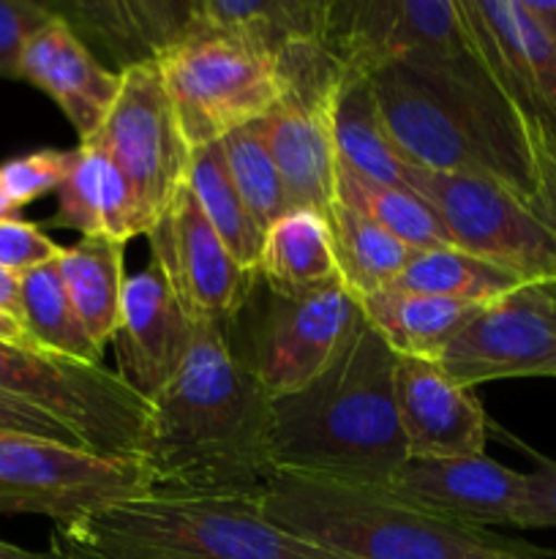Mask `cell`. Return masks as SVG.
<instances>
[{
  "instance_id": "1",
  "label": "cell",
  "mask_w": 556,
  "mask_h": 559,
  "mask_svg": "<svg viewBox=\"0 0 556 559\" xmlns=\"http://www.w3.org/2000/svg\"><path fill=\"white\" fill-rule=\"evenodd\" d=\"M368 80L387 134L412 167L496 180L556 229V140L507 96L474 49L390 63Z\"/></svg>"
},
{
  "instance_id": "2",
  "label": "cell",
  "mask_w": 556,
  "mask_h": 559,
  "mask_svg": "<svg viewBox=\"0 0 556 559\" xmlns=\"http://www.w3.org/2000/svg\"><path fill=\"white\" fill-rule=\"evenodd\" d=\"M273 399L229 347L227 331L194 328L178 374L150 402L140 464L147 495H265Z\"/></svg>"
},
{
  "instance_id": "3",
  "label": "cell",
  "mask_w": 556,
  "mask_h": 559,
  "mask_svg": "<svg viewBox=\"0 0 556 559\" xmlns=\"http://www.w3.org/2000/svg\"><path fill=\"white\" fill-rule=\"evenodd\" d=\"M396 353L360 322L341 358L303 391L273 399V475L387 486L409 459L392 393Z\"/></svg>"
},
{
  "instance_id": "4",
  "label": "cell",
  "mask_w": 556,
  "mask_h": 559,
  "mask_svg": "<svg viewBox=\"0 0 556 559\" xmlns=\"http://www.w3.org/2000/svg\"><path fill=\"white\" fill-rule=\"evenodd\" d=\"M262 511L294 538L347 559H554L494 530L423 511L387 486L273 475Z\"/></svg>"
},
{
  "instance_id": "5",
  "label": "cell",
  "mask_w": 556,
  "mask_h": 559,
  "mask_svg": "<svg viewBox=\"0 0 556 559\" xmlns=\"http://www.w3.org/2000/svg\"><path fill=\"white\" fill-rule=\"evenodd\" d=\"M76 559H347L273 524L262 497L140 495L55 527Z\"/></svg>"
},
{
  "instance_id": "6",
  "label": "cell",
  "mask_w": 556,
  "mask_h": 559,
  "mask_svg": "<svg viewBox=\"0 0 556 559\" xmlns=\"http://www.w3.org/2000/svg\"><path fill=\"white\" fill-rule=\"evenodd\" d=\"M156 66L194 151L259 123L292 87L283 58L213 33H185L158 55Z\"/></svg>"
},
{
  "instance_id": "7",
  "label": "cell",
  "mask_w": 556,
  "mask_h": 559,
  "mask_svg": "<svg viewBox=\"0 0 556 559\" xmlns=\"http://www.w3.org/2000/svg\"><path fill=\"white\" fill-rule=\"evenodd\" d=\"M0 388L58 418L87 451L140 462L150 402L118 371L0 342Z\"/></svg>"
},
{
  "instance_id": "8",
  "label": "cell",
  "mask_w": 556,
  "mask_h": 559,
  "mask_svg": "<svg viewBox=\"0 0 556 559\" xmlns=\"http://www.w3.org/2000/svg\"><path fill=\"white\" fill-rule=\"evenodd\" d=\"M147 495L134 459L101 456L69 442L0 431V513H36L71 527L118 502Z\"/></svg>"
},
{
  "instance_id": "9",
  "label": "cell",
  "mask_w": 556,
  "mask_h": 559,
  "mask_svg": "<svg viewBox=\"0 0 556 559\" xmlns=\"http://www.w3.org/2000/svg\"><path fill=\"white\" fill-rule=\"evenodd\" d=\"M90 140L101 145L131 186L142 235H147L189 186L194 158V147L180 129L156 60L131 66L120 74L118 98Z\"/></svg>"
},
{
  "instance_id": "10",
  "label": "cell",
  "mask_w": 556,
  "mask_h": 559,
  "mask_svg": "<svg viewBox=\"0 0 556 559\" xmlns=\"http://www.w3.org/2000/svg\"><path fill=\"white\" fill-rule=\"evenodd\" d=\"M409 189L434 207L456 249L507 267L527 282L556 278V229L507 186L478 175L412 167Z\"/></svg>"
},
{
  "instance_id": "11",
  "label": "cell",
  "mask_w": 556,
  "mask_h": 559,
  "mask_svg": "<svg viewBox=\"0 0 556 559\" xmlns=\"http://www.w3.org/2000/svg\"><path fill=\"white\" fill-rule=\"evenodd\" d=\"M461 0H333L327 52L341 71L371 76L403 60L472 52Z\"/></svg>"
},
{
  "instance_id": "12",
  "label": "cell",
  "mask_w": 556,
  "mask_h": 559,
  "mask_svg": "<svg viewBox=\"0 0 556 559\" xmlns=\"http://www.w3.org/2000/svg\"><path fill=\"white\" fill-rule=\"evenodd\" d=\"M439 364L474 391L496 380H556V278H537L480 306Z\"/></svg>"
},
{
  "instance_id": "13",
  "label": "cell",
  "mask_w": 556,
  "mask_h": 559,
  "mask_svg": "<svg viewBox=\"0 0 556 559\" xmlns=\"http://www.w3.org/2000/svg\"><path fill=\"white\" fill-rule=\"evenodd\" d=\"M147 243L150 262L161 271L194 328L227 331L259 282L256 273L243 271L234 262L216 229L202 216L189 186L153 224Z\"/></svg>"
},
{
  "instance_id": "14",
  "label": "cell",
  "mask_w": 556,
  "mask_h": 559,
  "mask_svg": "<svg viewBox=\"0 0 556 559\" xmlns=\"http://www.w3.org/2000/svg\"><path fill=\"white\" fill-rule=\"evenodd\" d=\"M360 322V300L343 282L300 300L276 298L256 331L251 371L270 399L303 391L341 358Z\"/></svg>"
},
{
  "instance_id": "15",
  "label": "cell",
  "mask_w": 556,
  "mask_h": 559,
  "mask_svg": "<svg viewBox=\"0 0 556 559\" xmlns=\"http://www.w3.org/2000/svg\"><path fill=\"white\" fill-rule=\"evenodd\" d=\"M338 63L319 60L292 80L287 98L256 123L289 205L330 216L338 202V156L333 136V102H336Z\"/></svg>"
},
{
  "instance_id": "16",
  "label": "cell",
  "mask_w": 556,
  "mask_h": 559,
  "mask_svg": "<svg viewBox=\"0 0 556 559\" xmlns=\"http://www.w3.org/2000/svg\"><path fill=\"white\" fill-rule=\"evenodd\" d=\"M474 52L507 96L556 140V49L521 0H461Z\"/></svg>"
},
{
  "instance_id": "17",
  "label": "cell",
  "mask_w": 556,
  "mask_h": 559,
  "mask_svg": "<svg viewBox=\"0 0 556 559\" xmlns=\"http://www.w3.org/2000/svg\"><path fill=\"white\" fill-rule=\"evenodd\" d=\"M396 413L409 459H463L485 453L488 418L469 388L439 360L396 355Z\"/></svg>"
},
{
  "instance_id": "18",
  "label": "cell",
  "mask_w": 556,
  "mask_h": 559,
  "mask_svg": "<svg viewBox=\"0 0 556 559\" xmlns=\"http://www.w3.org/2000/svg\"><path fill=\"white\" fill-rule=\"evenodd\" d=\"M194 342V325L156 265L125 276L114 333L118 377L153 402L172 382Z\"/></svg>"
},
{
  "instance_id": "19",
  "label": "cell",
  "mask_w": 556,
  "mask_h": 559,
  "mask_svg": "<svg viewBox=\"0 0 556 559\" xmlns=\"http://www.w3.org/2000/svg\"><path fill=\"white\" fill-rule=\"evenodd\" d=\"M387 489L442 519L491 530L512 527L527 491V473L485 453L463 459H407Z\"/></svg>"
},
{
  "instance_id": "20",
  "label": "cell",
  "mask_w": 556,
  "mask_h": 559,
  "mask_svg": "<svg viewBox=\"0 0 556 559\" xmlns=\"http://www.w3.org/2000/svg\"><path fill=\"white\" fill-rule=\"evenodd\" d=\"M16 80L47 93L80 142L98 134L120 93V74L104 66L58 14L27 41Z\"/></svg>"
},
{
  "instance_id": "21",
  "label": "cell",
  "mask_w": 556,
  "mask_h": 559,
  "mask_svg": "<svg viewBox=\"0 0 556 559\" xmlns=\"http://www.w3.org/2000/svg\"><path fill=\"white\" fill-rule=\"evenodd\" d=\"M80 41L114 66L118 74L153 63L189 31L185 0H104V3H49Z\"/></svg>"
},
{
  "instance_id": "22",
  "label": "cell",
  "mask_w": 556,
  "mask_h": 559,
  "mask_svg": "<svg viewBox=\"0 0 556 559\" xmlns=\"http://www.w3.org/2000/svg\"><path fill=\"white\" fill-rule=\"evenodd\" d=\"M333 0H196L189 3V31L243 38L283 63L327 49Z\"/></svg>"
},
{
  "instance_id": "23",
  "label": "cell",
  "mask_w": 556,
  "mask_h": 559,
  "mask_svg": "<svg viewBox=\"0 0 556 559\" xmlns=\"http://www.w3.org/2000/svg\"><path fill=\"white\" fill-rule=\"evenodd\" d=\"M256 278L270 287L276 298L300 300L322 289L341 284V265L336 238L327 216L292 207L265 229Z\"/></svg>"
},
{
  "instance_id": "24",
  "label": "cell",
  "mask_w": 556,
  "mask_h": 559,
  "mask_svg": "<svg viewBox=\"0 0 556 559\" xmlns=\"http://www.w3.org/2000/svg\"><path fill=\"white\" fill-rule=\"evenodd\" d=\"M333 136L338 169L382 186H409L412 164L401 156L382 120L374 87L365 74L341 71L333 102Z\"/></svg>"
},
{
  "instance_id": "25",
  "label": "cell",
  "mask_w": 556,
  "mask_h": 559,
  "mask_svg": "<svg viewBox=\"0 0 556 559\" xmlns=\"http://www.w3.org/2000/svg\"><path fill=\"white\" fill-rule=\"evenodd\" d=\"M360 309H363V320L385 338V344L396 355L439 360L447 344L463 331L480 306L382 287L363 295Z\"/></svg>"
},
{
  "instance_id": "26",
  "label": "cell",
  "mask_w": 556,
  "mask_h": 559,
  "mask_svg": "<svg viewBox=\"0 0 556 559\" xmlns=\"http://www.w3.org/2000/svg\"><path fill=\"white\" fill-rule=\"evenodd\" d=\"M125 246L112 238H82L63 246L58 271L65 295L98 349L118 333L125 287Z\"/></svg>"
},
{
  "instance_id": "27",
  "label": "cell",
  "mask_w": 556,
  "mask_h": 559,
  "mask_svg": "<svg viewBox=\"0 0 556 559\" xmlns=\"http://www.w3.org/2000/svg\"><path fill=\"white\" fill-rule=\"evenodd\" d=\"M521 284H527V278H521L518 273L456 249V246H445V249L412 251L407 267L398 273L390 287L485 306L512 293Z\"/></svg>"
},
{
  "instance_id": "28",
  "label": "cell",
  "mask_w": 556,
  "mask_h": 559,
  "mask_svg": "<svg viewBox=\"0 0 556 559\" xmlns=\"http://www.w3.org/2000/svg\"><path fill=\"white\" fill-rule=\"evenodd\" d=\"M189 189L194 194L196 205H200L202 216L216 229V235L227 246L229 254L234 257V262L243 271L256 273L265 229L251 218L243 200L234 191L218 142L194 151L189 169Z\"/></svg>"
},
{
  "instance_id": "29",
  "label": "cell",
  "mask_w": 556,
  "mask_h": 559,
  "mask_svg": "<svg viewBox=\"0 0 556 559\" xmlns=\"http://www.w3.org/2000/svg\"><path fill=\"white\" fill-rule=\"evenodd\" d=\"M336 197L341 205L352 207L360 216L379 224L382 229L396 235L412 251L452 246L434 207L409 186L371 183V180L358 178L347 169H338Z\"/></svg>"
},
{
  "instance_id": "30",
  "label": "cell",
  "mask_w": 556,
  "mask_h": 559,
  "mask_svg": "<svg viewBox=\"0 0 556 559\" xmlns=\"http://www.w3.org/2000/svg\"><path fill=\"white\" fill-rule=\"evenodd\" d=\"M20 284L22 328L38 349L63 355V358L85 360V364H101L104 349L93 344L85 325L76 317L74 306L65 295L63 278H60L58 260L20 273Z\"/></svg>"
},
{
  "instance_id": "31",
  "label": "cell",
  "mask_w": 556,
  "mask_h": 559,
  "mask_svg": "<svg viewBox=\"0 0 556 559\" xmlns=\"http://www.w3.org/2000/svg\"><path fill=\"white\" fill-rule=\"evenodd\" d=\"M327 222H330L333 238H336L343 284L358 300L376 289L390 287L412 257V249L401 243L396 235L341 202L333 205Z\"/></svg>"
},
{
  "instance_id": "32",
  "label": "cell",
  "mask_w": 556,
  "mask_h": 559,
  "mask_svg": "<svg viewBox=\"0 0 556 559\" xmlns=\"http://www.w3.org/2000/svg\"><path fill=\"white\" fill-rule=\"evenodd\" d=\"M218 147H221L234 191L262 229H267L283 213L292 211L281 175H278L276 162H273L256 123L223 136Z\"/></svg>"
},
{
  "instance_id": "33",
  "label": "cell",
  "mask_w": 556,
  "mask_h": 559,
  "mask_svg": "<svg viewBox=\"0 0 556 559\" xmlns=\"http://www.w3.org/2000/svg\"><path fill=\"white\" fill-rule=\"evenodd\" d=\"M101 167L104 151L93 140L74 147V164L55 191L58 211L52 227H65L82 238H104L101 229Z\"/></svg>"
},
{
  "instance_id": "34",
  "label": "cell",
  "mask_w": 556,
  "mask_h": 559,
  "mask_svg": "<svg viewBox=\"0 0 556 559\" xmlns=\"http://www.w3.org/2000/svg\"><path fill=\"white\" fill-rule=\"evenodd\" d=\"M74 164V151H58V147H41V151L25 153V156L9 158L0 164V183L16 207L41 200L49 191H58Z\"/></svg>"
},
{
  "instance_id": "35",
  "label": "cell",
  "mask_w": 556,
  "mask_h": 559,
  "mask_svg": "<svg viewBox=\"0 0 556 559\" xmlns=\"http://www.w3.org/2000/svg\"><path fill=\"white\" fill-rule=\"evenodd\" d=\"M49 3L38 0H0V76L16 80L27 41L52 20Z\"/></svg>"
},
{
  "instance_id": "36",
  "label": "cell",
  "mask_w": 556,
  "mask_h": 559,
  "mask_svg": "<svg viewBox=\"0 0 556 559\" xmlns=\"http://www.w3.org/2000/svg\"><path fill=\"white\" fill-rule=\"evenodd\" d=\"M63 246L55 243L38 224L25 218H5L0 222V267L14 273H27L55 262Z\"/></svg>"
},
{
  "instance_id": "37",
  "label": "cell",
  "mask_w": 556,
  "mask_h": 559,
  "mask_svg": "<svg viewBox=\"0 0 556 559\" xmlns=\"http://www.w3.org/2000/svg\"><path fill=\"white\" fill-rule=\"evenodd\" d=\"M0 431H9V435H27V437H41V440H55V442H69V445H80L74 435L60 424L58 418H52L49 413H44L36 404L25 402V399L14 396V393L3 391L0 388ZM82 448V445H80Z\"/></svg>"
},
{
  "instance_id": "38",
  "label": "cell",
  "mask_w": 556,
  "mask_h": 559,
  "mask_svg": "<svg viewBox=\"0 0 556 559\" xmlns=\"http://www.w3.org/2000/svg\"><path fill=\"white\" fill-rule=\"evenodd\" d=\"M512 527L556 530V462L540 459L537 467L527 473V491Z\"/></svg>"
},
{
  "instance_id": "39",
  "label": "cell",
  "mask_w": 556,
  "mask_h": 559,
  "mask_svg": "<svg viewBox=\"0 0 556 559\" xmlns=\"http://www.w3.org/2000/svg\"><path fill=\"white\" fill-rule=\"evenodd\" d=\"M0 311L22 325V284L20 273L0 267Z\"/></svg>"
},
{
  "instance_id": "40",
  "label": "cell",
  "mask_w": 556,
  "mask_h": 559,
  "mask_svg": "<svg viewBox=\"0 0 556 559\" xmlns=\"http://www.w3.org/2000/svg\"><path fill=\"white\" fill-rule=\"evenodd\" d=\"M527 14L556 49V0H521Z\"/></svg>"
},
{
  "instance_id": "41",
  "label": "cell",
  "mask_w": 556,
  "mask_h": 559,
  "mask_svg": "<svg viewBox=\"0 0 556 559\" xmlns=\"http://www.w3.org/2000/svg\"><path fill=\"white\" fill-rule=\"evenodd\" d=\"M0 559H74V557L65 555V551L55 544L49 551H27V549H22V546L0 540Z\"/></svg>"
},
{
  "instance_id": "42",
  "label": "cell",
  "mask_w": 556,
  "mask_h": 559,
  "mask_svg": "<svg viewBox=\"0 0 556 559\" xmlns=\"http://www.w3.org/2000/svg\"><path fill=\"white\" fill-rule=\"evenodd\" d=\"M0 342L20 344V347H36V344H33V338L27 336L25 328H22L16 320H11V317H5L3 311H0Z\"/></svg>"
},
{
  "instance_id": "43",
  "label": "cell",
  "mask_w": 556,
  "mask_h": 559,
  "mask_svg": "<svg viewBox=\"0 0 556 559\" xmlns=\"http://www.w3.org/2000/svg\"><path fill=\"white\" fill-rule=\"evenodd\" d=\"M5 218H20V207L9 200L3 183H0V222H5Z\"/></svg>"
},
{
  "instance_id": "44",
  "label": "cell",
  "mask_w": 556,
  "mask_h": 559,
  "mask_svg": "<svg viewBox=\"0 0 556 559\" xmlns=\"http://www.w3.org/2000/svg\"><path fill=\"white\" fill-rule=\"evenodd\" d=\"M74 559H76V557H74Z\"/></svg>"
}]
</instances>
